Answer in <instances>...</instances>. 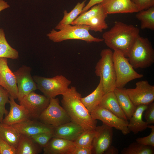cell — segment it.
<instances>
[{
    "label": "cell",
    "mask_w": 154,
    "mask_h": 154,
    "mask_svg": "<svg viewBox=\"0 0 154 154\" xmlns=\"http://www.w3.org/2000/svg\"><path fill=\"white\" fill-rule=\"evenodd\" d=\"M75 146L73 141L52 137L42 148L44 154H71Z\"/></svg>",
    "instance_id": "20"
},
{
    "label": "cell",
    "mask_w": 154,
    "mask_h": 154,
    "mask_svg": "<svg viewBox=\"0 0 154 154\" xmlns=\"http://www.w3.org/2000/svg\"><path fill=\"white\" fill-rule=\"evenodd\" d=\"M145 121L149 125L154 123V103L153 102L147 105L144 111Z\"/></svg>",
    "instance_id": "36"
},
{
    "label": "cell",
    "mask_w": 154,
    "mask_h": 154,
    "mask_svg": "<svg viewBox=\"0 0 154 154\" xmlns=\"http://www.w3.org/2000/svg\"><path fill=\"white\" fill-rule=\"evenodd\" d=\"M147 106V105H146L136 106L135 112L129 119L127 127L130 132L136 134L144 131L147 128L149 124L142 119L143 114Z\"/></svg>",
    "instance_id": "21"
},
{
    "label": "cell",
    "mask_w": 154,
    "mask_h": 154,
    "mask_svg": "<svg viewBox=\"0 0 154 154\" xmlns=\"http://www.w3.org/2000/svg\"><path fill=\"white\" fill-rule=\"evenodd\" d=\"M11 125L21 135L29 137L41 133L53 132L54 128L37 119H29Z\"/></svg>",
    "instance_id": "16"
},
{
    "label": "cell",
    "mask_w": 154,
    "mask_h": 154,
    "mask_svg": "<svg viewBox=\"0 0 154 154\" xmlns=\"http://www.w3.org/2000/svg\"><path fill=\"white\" fill-rule=\"evenodd\" d=\"M95 129L84 130L73 142L75 145L92 148V144L96 135Z\"/></svg>",
    "instance_id": "31"
},
{
    "label": "cell",
    "mask_w": 154,
    "mask_h": 154,
    "mask_svg": "<svg viewBox=\"0 0 154 154\" xmlns=\"http://www.w3.org/2000/svg\"><path fill=\"white\" fill-rule=\"evenodd\" d=\"M62 95L61 102L72 121L80 125L84 130L95 129L96 120L94 119L90 113L81 100V94L74 86L68 88Z\"/></svg>",
    "instance_id": "2"
},
{
    "label": "cell",
    "mask_w": 154,
    "mask_h": 154,
    "mask_svg": "<svg viewBox=\"0 0 154 154\" xmlns=\"http://www.w3.org/2000/svg\"><path fill=\"white\" fill-rule=\"evenodd\" d=\"M18 51L12 48L7 42L4 30L0 29V58L17 59Z\"/></svg>",
    "instance_id": "28"
},
{
    "label": "cell",
    "mask_w": 154,
    "mask_h": 154,
    "mask_svg": "<svg viewBox=\"0 0 154 154\" xmlns=\"http://www.w3.org/2000/svg\"><path fill=\"white\" fill-rule=\"evenodd\" d=\"M127 57L134 69L145 68L151 66L154 62V50L149 39L139 35Z\"/></svg>",
    "instance_id": "3"
},
{
    "label": "cell",
    "mask_w": 154,
    "mask_h": 154,
    "mask_svg": "<svg viewBox=\"0 0 154 154\" xmlns=\"http://www.w3.org/2000/svg\"><path fill=\"white\" fill-rule=\"evenodd\" d=\"M91 8L89 10L81 14L71 24L87 25L89 27L90 30L102 32L108 27L105 21L108 14L100 3L95 5Z\"/></svg>",
    "instance_id": "7"
},
{
    "label": "cell",
    "mask_w": 154,
    "mask_h": 154,
    "mask_svg": "<svg viewBox=\"0 0 154 154\" xmlns=\"http://www.w3.org/2000/svg\"><path fill=\"white\" fill-rule=\"evenodd\" d=\"M84 130L80 125L71 121L54 127L52 137L61 138L73 141Z\"/></svg>",
    "instance_id": "19"
},
{
    "label": "cell",
    "mask_w": 154,
    "mask_h": 154,
    "mask_svg": "<svg viewBox=\"0 0 154 154\" xmlns=\"http://www.w3.org/2000/svg\"><path fill=\"white\" fill-rule=\"evenodd\" d=\"M9 96L7 90L0 86V123H2L4 115L8 113L5 106L9 103Z\"/></svg>",
    "instance_id": "32"
},
{
    "label": "cell",
    "mask_w": 154,
    "mask_h": 154,
    "mask_svg": "<svg viewBox=\"0 0 154 154\" xmlns=\"http://www.w3.org/2000/svg\"><path fill=\"white\" fill-rule=\"evenodd\" d=\"M10 7L7 3L3 0H0V12Z\"/></svg>",
    "instance_id": "41"
},
{
    "label": "cell",
    "mask_w": 154,
    "mask_h": 154,
    "mask_svg": "<svg viewBox=\"0 0 154 154\" xmlns=\"http://www.w3.org/2000/svg\"><path fill=\"white\" fill-rule=\"evenodd\" d=\"M100 77L99 83L95 90L87 96L82 97L81 100L90 113L98 106L104 94L102 80Z\"/></svg>",
    "instance_id": "23"
},
{
    "label": "cell",
    "mask_w": 154,
    "mask_h": 154,
    "mask_svg": "<svg viewBox=\"0 0 154 154\" xmlns=\"http://www.w3.org/2000/svg\"><path fill=\"white\" fill-rule=\"evenodd\" d=\"M31 68L23 66L14 72L17 85L18 100L19 101L25 96L37 89V85L31 74Z\"/></svg>",
    "instance_id": "13"
},
{
    "label": "cell",
    "mask_w": 154,
    "mask_h": 154,
    "mask_svg": "<svg viewBox=\"0 0 154 154\" xmlns=\"http://www.w3.org/2000/svg\"><path fill=\"white\" fill-rule=\"evenodd\" d=\"M113 92L120 107L129 119L135 112L136 106L131 101L125 91V88H116Z\"/></svg>",
    "instance_id": "24"
},
{
    "label": "cell",
    "mask_w": 154,
    "mask_h": 154,
    "mask_svg": "<svg viewBox=\"0 0 154 154\" xmlns=\"http://www.w3.org/2000/svg\"><path fill=\"white\" fill-rule=\"evenodd\" d=\"M68 25L57 29V31L53 29L47 35L49 39L54 42H60L71 39L80 40L88 43L99 42L104 41L103 39L95 37L89 32V26L84 25Z\"/></svg>",
    "instance_id": "4"
},
{
    "label": "cell",
    "mask_w": 154,
    "mask_h": 154,
    "mask_svg": "<svg viewBox=\"0 0 154 154\" xmlns=\"http://www.w3.org/2000/svg\"><path fill=\"white\" fill-rule=\"evenodd\" d=\"M122 154H153L154 147L145 145L136 142L131 143L128 147L123 148Z\"/></svg>",
    "instance_id": "30"
},
{
    "label": "cell",
    "mask_w": 154,
    "mask_h": 154,
    "mask_svg": "<svg viewBox=\"0 0 154 154\" xmlns=\"http://www.w3.org/2000/svg\"><path fill=\"white\" fill-rule=\"evenodd\" d=\"M7 58H0V86L5 88L10 96L17 98L18 90L15 76L9 68Z\"/></svg>",
    "instance_id": "15"
},
{
    "label": "cell",
    "mask_w": 154,
    "mask_h": 154,
    "mask_svg": "<svg viewBox=\"0 0 154 154\" xmlns=\"http://www.w3.org/2000/svg\"><path fill=\"white\" fill-rule=\"evenodd\" d=\"M100 4L108 14L132 13L139 11L131 0H104Z\"/></svg>",
    "instance_id": "18"
},
{
    "label": "cell",
    "mask_w": 154,
    "mask_h": 154,
    "mask_svg": "<svg viewBox=\"0 0 154 154\" xmlns=\"http://www.w3.org/2000/svg\"><path fill=\"white\" fill-rule=\"evenodd\" d=\"M137 7L139 11L154 6V0H131Z\"/></svg>",
    "instance_id": "37"
},
{
    "label": "cell",
    "mask_w": 154,
    "mask_h": 154,
    "mask_svg": "<svg viewBox=\"0 0 154 154\" xmlns=\"http://www.w3.org/2000/svg\"><path fill=\"white\" fill-rule=\"evenodd\" d=\"M53 137V132L40 133L31 137L40 147L45 146Z\"/></svg>",
    "instance_id": "33"
},
{
    "label": "cell",
    "mask_w": 154,
    "mask_h": 154,
    "mask_svg": "<svg viewBox=\"0 0 154 154\" xmlns=\"http://www.w3.org/2000/svg\"><path fill=\"white\" fill-rule=\"evenodd\" d=\"M134 88H125L131 101L136 106L148 105L154 100V86L146 80L139 81L135 83Z\"/></svg>",
    "instance_id": "10"
},
{
    "label": "cell",
    "mask_w": 154,
    "mask_h": 154,
    "mask_svg": "<svg viewBox=\"0 0 154 154\" xmlns=\"http://www.w3.org/2000/svg\"><path fill=\"white\" fill-rule=\"evenodd\" d=\"M15 99L9 97L10 105L9 112L3 119L2 123L7 125H12L31 119L29 112L23 105L17 104Z\"/></svg>",
    "instance_id": "17"
},
{
    "label": "cell",
    "mask_w": 154,
    "mask_h": 154,
    "mask_svg": "<svg viewBox=\"0 0 154 154\" xmlns=\"http://www.w3.org/2000/svg\"><path fill=\"white\" fill-rule=\"evenodd\" d=\"M17 148L0 138V154H17Z\"/></svg>",
    "instance_id": "35"
},
{
    "label": "cell",
    "mask_w": 154,
    "mask_h": 154,
    "mask_svg": "<svg viewBox=\"0 0 154 154\" xmlns=\"http://www.w3.org/2000/svg\"><path fill=\"white\" fill-rule=\"evenodd\" d=\"M33 78L37 89L50 98L63 95L67 90L71 82L70 80L62 75L52 78L34 76Z\"/></svg>",
    "instance_id": "8"
},
{
    "label": "cell",
    "mask_w": 154,
    "mask_h": 154,
    "mask_svg": "<svg viewBox=\"0 0 154 154\" xmlns=\"http://www.w3.org/2000/svg\"><path fill=\"white\" fill-rule=\"evenodd\" d=\"M104 0H90L88 3L83 8L81 14L88 10L90 8L94 5L100 3Z\"/></svg>",
    "instance_id": "39"
},
{
    "label": "cell",
    "mask_w": 154,
    "mask_h": 154,
    "mask_svg": "<svg viewBox=\"0 0 154 154\" xmlns=\"http://www.w3.org/2000/svg\"><path fill=\"white\" fill-rule=\"evenodd\" d=\"M96 135L92 144V154H102L111 145L113 137V128L103 123L95 129Z\"/></svg>",
    "instance_id": "14"
},
{
    "label": "cell",
    "mask_w": 154,
    "mask_h": 154,
    "mask_svg": "<svg viewBox=\"0 0 154 154\" xmlns=\"http://www.w3.org/2000/svg\"><path fill=\"white\" fill-rule=\"evenodd\" d=\"M90 114L94 119L100 120L103 123L120 131L124 135L130 132L127 120L119 117L105 108L98 106Z\"/></svg>",
    "instance_id": "11"
},
{
    "label": "cell",
    "mask_w": 154,
    "mask_h": 154,
    "mask_svg": "<svg viewBox=\"0 0 154 154\" xmlns=\"http://www.w3.org/2000/svg\"><path fill=\"white\" fill-rule=\"evenodd\" d=\"M99 106L107 109L122 119L128 120L120 107L114 92H110L104 94Z\"/></svg>",
    "instance_id": "22"
},
{
    "label": "cell",
    "mask_w": 154,
    "mask_h": 154,
    "mask_svg": "<svg viewBox=\"0 0 154 154\" xmlns=\"http://www.w3.org/2000/svg\"><path fill=\"white\" fill-rule=\"evenodd\" d=\"M147 128L151 129V132L148 136L137 138L136 142L142 145L154 147V126L148 125Z\"/></svg>",
    "instance_id": "34"
},
{
    "label": "cell",
    "mask_w": 154,
    "mask_h": 154,
    "mask_svg": "<svg viewBox=\"0 0 154 154\" xmlns=\"http://www.w3.org/2000/svg\"><path fill=\"white\" fill-rule=\"evenodd\" d=\"M87 0H84L82 2H78L74 8L69 12L66 10L64 12V16L62 20L55 27L56 29L64 26L71 24L72 22L80 14L83 8L85 5Z\"/></svg>",
    "instance_id": "29"
},
{
    "label": "cell",
    "mask_w": 154,
    "mask_h": 154,
    "mask_svg": "<svg viewBox=\"0 0 154 154\" xmlns=\"http://www.w3.org/2000/svg\"><path fill=\"white\" fill-rule=\"evenodd\" d=\"M42 148L31 137L21 135L18 145L17 154H37Z\"/></svg>",
    "instance_id": "25"
},
{
    "label": "cell",
    "mask_w": 154,
    "mask_h": 154,
    "mask_svg": "<svg viewBox=\"0 0 154 154\" xmlns=\"http://www.w3.org/2000/svg\"><path fill=\"white\" fill-rule=\"evenodd\" d=\"M113 59L116 74V88H123L131 81L143 77V74L135 70L128 58L120 50H114Z\"/></svg>",
    "instance_id": "6"
},
{
    "label": "cell",
    "mask_w": 154,
    "mask_h": 154,
    "mask_svg": "<svg viewBox=\"0 0 154 154\" xmlns=\"http://www.w3.org/2000/svg\"><path fill=\"white\" fill-rule=\"evenodd\" d=\"M136 17L141 23V28L154 30V6L137 12Z\"/></svg>",
    "instance_id": "27"
},
{
    "label": "cell",
    "mask_w": 154,
    "mask_h": 154,
    "mask_svg": "<svg viewBox=\"0 0 154 154\" xmlns=\"http://www.w3.org/2000/svg\"><path fill=\"white\" fill-rule=\"evenodd\" d=\"M101 58L95 67V74L101 77L104 94L113 92L116 88V74L113 59V52L110 48L102 50Z\"/></svg>",
    "instance_id": "5"
},
{
    "label": "cell",
    "mask_w": 154,
    "mask_h": 154,
    "mask_svg": "<svg viewBox=\"0 0 154 154\" xmlns=\"http://www.w3.org/2000/svg\"><path fill=\"white\" fill-rule=\"evenodd\" d=\"M50 98L44 95L33 91L23 97L19 102L28 111L30 119H38L42 112L49 105Z\"/></svg>",
    "instance_id": "12"
},
{
    "label": "cell",
    "mask_w": 154,
    "mask_h": 154,
    "mask_svg": "<svg viewBox=\"0 0 154 154\" xmlns=\"http://www.w3.org/2000/svg\"><path fill=\"white\" fill-rule=\"evenodd\" d=\"M139 32V29L133 25L116 21L110 30L103 34L102 37L110 48L120 50L127 57Z\"/></svg>",
    "instance_id": "1"
},
{
    "label": "cell",
    "mask_w": 154,
    "mask_h": 154,
    "mask_svg": "<svg viewBox=\"0 0 154 154\" xmlns=\"http://www.w3.org/2000/svg\"><path fill=\"white\" fill-rule=\"evenodd\" d=\"M119 151L118 149L111 145L104 152V154H118Z\"/></svg>",
    "instance_id": "40"
},
{
    "label": "cell",
    "mask_w": 154,
    "mask_h": 154,
    "mask_svg": "<svg viewBox=\"0 0 154 154\" xmlns=\"http://www.w3.org/2000/svg\"><path fill=\"white\" fill-rule=\"evenodd\" d=\"M38 119L46 124L55 127L71 121L67 113L60 104L58 99L52 98L47 108Z\"/></svg>",
    "instance_id": "9"
},
{
    "label": "cell",
    "mask_w": 154,
    "mask_h": 154,
    "mask_svg": "<svg viewBox=\"0 0 154 154\" xmlns=\"http://www.w3.org/2000/svg\"><path fill=\"white\" fill-rule=\"evenodd\" d=\"M92 154L91 148L75 146L71 154Z\"/></svg>",
    "instance_id": "38"
},
{
    "label": "cell",
    "mask_w": 154,
    "mask_h": 154,
    "mask_svg": "<svg viewBox=\"0 0 154 154\" xmlns=\"http://www.w3.org/2000/svg\"><path fill=\"white\" fill-rule=\"evenodd\" d=\"M21 134L11 125L0 123V138L17 148Z\"/></svg>",
    "instance_id": "26"
}]
</instances>
